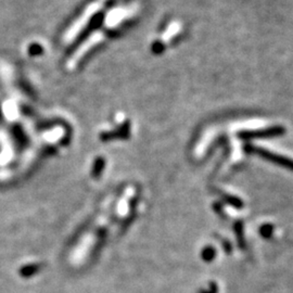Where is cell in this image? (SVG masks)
<instances>
[{
  "instance_id": "cell-1",
  "label": "cell",
  "mask_w": 293,
  "mask_h": 293,
  "mask_svg": "<svg viewBox=\"0 0 293 293\" xmlns=\"http://www.w3.org/2000/svg\"><path fill=\"white\" fill-rule=\"evenodd\" d=\"M106 0H97V1H95L92 4H90V6L87 8L86 12H84V14H81V17L77 20V21L73 24V27H72L69 30V33L66 34V40H70L74 37V36L80 32V30L81 29V27H85L86 23L88 22V19L90 17H92L96 12L97 10L101 8L102 6H104Z\"/></svg>"
},
{
  "instance_id": "cell-2",
  "label": "cell",
  "mask_w": 293,
  "mask_h": 293,
  "mask_svg": "<svg viewBox=\"0 0 293 293\" xmlns=\"http://www.w3.org/2000/svg\"><path fill=\"white\" fill-rule=\"evenodd\" d=\"M250 149H253L256 153H259L260 156L264 157L265 159H268V160L275 162L277 164H280V165H284L288 168L293 169V161L289 160V159L277 156V154H272V153H270L268 151H265V150H263V149H260V148H250Z\"/></svg>"
}]
</instances>
